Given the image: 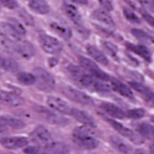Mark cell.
<instances>
[{"instance_id": "obj_6", "label": "cell", "mask_w": 154, "mask_h": 154, "mask_svg": "<svg viewBox=\"0 0 154 154\" xmlns=\"http://www.w3.org/2000/svg\"><path fill=\"white\" fill-rule=\"evenodd\" d=\"M106 121L119 134L128 139L133 144L140 145L144 143V138L139 134L135 133L132 130L124 126L119 122L109 118L106 119Z\"/></svg>"}, {"instance_id": "obj_13", "label": "cell", "mask_w": 154, "mask_h": 154, "mask_svg": "<svg viewBox=\"0 0 154 154\" xmlns=\"http://www.w3.org/2000/svg\"><path fill=\"white\" fill-rule=\"evenodd\" d=\"M1 103L9 107H19L25 103V100L19 94L13 92L1 91L0 93Z\"/></svg>"}, {"instance_id": "obj_35", "label": "cell", "mask_w": 154, "mask_h": 154, "mask_svg": "<svg viewBox=\"0 0 154 154\" xmlns=\"http://www.w3.org/2000/svg\"><path fill=\"white\" fill-rule=\"evenodd\" d=\"M8 22L10 23L11 24H12L15 27V28L23 37L26 35L27 33L26 29L23 26L22 23L20 22L18 20L14 18H11L9 20Z\"/></svg>"}, {"instance_id": "obj_31", "label": "cell", "mask_w": 154, "mask_h": 154, "mask_svg": "<svg viewBox=\"0 0 154 154\" xmlns=\"http://www.w3.org/2000/svg\"><path fill=\"white\" fill-rule=\"evenodd\" d=\"M18 15L25 25L28 26H34L35 23L34 17L26 9L21 8L18 11Z\"/></svg>"}, {"instance_id": "obj_2", "label": "cell", "mask_w": 154, "mask_h": 154, "mask_svg": "<svg viewBox=\"0 0 154 154\" xmlns=\"http://www.w3.org/2000/svg\"><path fill=\"white\" fill-rule=\"evenodd\" d=\"M32 73L35 76V85L38 90L45 92H51L54 90L55 79L48 71L42 67H36Z\"/></svg>"}, {"instance_id": "obj_27", "label": "cell", "mask_w": 154, "mask_h": 154, "mask_svg": "<svg viewBox=\"0 0 154 154\" xmlns=\"http://www.w3.org/2000/svg\"><path fill=\"white\" fill-rule=\"evenodd\" d=\"M139 135L143 138L147 140L154 139V126L148 122H143L138 126Z\"/></svg>"}, {"instance_id": "obj_37", "label": "cell", "mask_w": 154, "mask_h": 154, "mask_svg": "<svg viewBox=\"0 0 154 154\" xmlns=\"http://www.w3.org/2000/svg\"><path fill=\"white\" fill-rule=\"evenodd\" d=\"M139 2L144 8L150 12L154 13V1H140Z\"/></svg>"}, {"instance_id": "obj_3", "label": "cell", "mask_w": 154, "mask_h": 154, "mask_svg": "<svg viewBox=\"0 0 154 154\" xmlns=\"http://www.w3.org/2000/svg\"><path fill=\"white\" fill-rule=\"evenodd\" d=\"M34 109L40 117L51 125L65 127L69 124L68 119L54 110L42 105H36Z\"/></svg>"}, {"instance_id": "obj_33", "label": "cell", "mask_w": 154, "mask_h": 154, "mask_svg": "<svg viewBox=\"0 0 154 154\" xmlns=\"http://www.w3.org/2000/svg\"><path fill=\"white\" fill-rule=\"evenodd\" d=\"M146 112L142 108H134L129 110L126 112V116L133 120H139L145 116Z\"/></svg>"}, {"instance_id": "obj_9", "label": "cell", "mask_w": 154, "mask_h": 154, "mask_svg": "<svg viewBox=\"0 0 154 154\" xmlns=\"http://www.w3.org/2000/svg\"><path fill=\"white\" fill-rule=\"evenodd\" d=\"M47 104L52 109L61 113L71 116L72 108L68 103L59 97L50 95L47 98Z\"/></svg>"}, {"instance_id": "obj_38", "label": "cell", "mask_w": 154, "mask_h": 154, "mask_svg": "<svg viewBox=\"0 0 154 154\" xmlns=\"http://www.w3.org/2000/svg\"><path fill=\"white\" fill-rule=\"evenodd\" d=\"M143 20L151 26L154 27V17L148 12H143L141 13Z\"/></svg>"}, {"instance_id": "obj_21", "label": "cell", "mask_w": 154, "mask_h": 154, "mask_svg": "<svg viewBox=\"0 0 154 154\" xmlns=\"http://www.w3.org/2000/svg\"><path fill=\"white\" fill-rule=\"evenodd\" d=\"M86 49L89 55L97 63L103 66L109 64V59L105 54L98 48L92 45H86Z\"/></svg>"}, {"instance_id": "obj_15", "label": "cell", "mask_w": 154, "mask_h": 154, "mask_svg": "<svg viewBox=\"0 0 154 154\" xmlns=\"http://www.w3.org/2000/svg\"><path fill=\"white\" fill-rule=\"evenodd\" d=\"M131 88L137 92L146 101L154 103V92L149 87L136 81L129 82Z\"/></svg>"}, {"instance_id": "obj_30", "label": "cell", "mask_w": 154, "mask_h": 154, "mask_svg": "<svg viewBox=\"0 0 154 154\" xmlns=\"http://www.w3.org/2000/svg\"><path fill=\"white\" fill-rule=\"evenodd\" d=\"M78 61L82 67L88 70L91 73L100 69V67L95 62L88 57L80 56L78 57Z\"/></svg>"}, {"instance_id": "obj_12", "label": "cell", "mask_w": 154, "mask_h": 154, "mask_svg": "<svg viewBox=\"0 0 154 154\" xmlns=\"http://www.w3.org/2000/svg\"><path fill=\"white\" fill-rule=\"evenodd\" d=\"M2 146L11 150H15L26 147L29 144L27 138L21 136L3 137L1 139Z\"/></svg>"}, {"instance_id": "obj_19", "label": "cell", "mask_w": 154, "mask_h": 154, "mask_svg": "<svg viewBox=\"0 0 154 154\" xmlns=\"http://www.w3.org/2000/svg\"><path fill=\"white\" fill-rule=\"evenodd\" d=\"M100 108L109 116L117 119H122L126 116L125 112L120 107L111 103H102Z\"/></svg>"}, {"instance_id": "obj_5", "label": "cell", "mask_w": 154, "mask_h": 154, "mask_svg": "<svg viewBox=\"0 0 154 154\" xmlns=\"http://www.w3.org/2000/svg\"><path fill=\"white\" fill-rule=\"evenodd\" d=\"M61 92L63 95L74 102L84 105H91L93 103V100L91 96L71 85L62 86Z\"/></svg>"}, {"instance_id": "obj_8", "label": "cell", "mask_w": 154, "mask_h": 154, "mask_svg": "<svg viewBox=\"0 0 154 154\" xmlns=\"http://www.w3.org/2000/svg\"><path fill=\"white\" fill-rule=\"evenodd\" d=\"M30 139L36 146L45 147L54 141L49 131L43 126H37L30 134Z\"/></svg>"}, {"instance_id": "obj_16", "label": "cell", "mask_w": 154, "mask_h": 154, "mask_svg": "<svg viewBox=\"0 0 154 154\" xmlns=\"http://www.w3.org/2000/svg\"><path fill=\"white\" fill-rule=\"evenodd\" d=\"M51 30L65 41H68L72 37V31L71 28L58 21H52L49 24Z\"/></svg>"}, {"instance_id": "obj_25", "label": "cell", "mask_w": 154, "mask_h": 154, "mask_svg": "<svg viewBox=\"0 0 154 154\" xmlns=\"http://www.w3.org/2000/svg\"><path fill=\"white\" fill-rule=\"evenodd\" d=\"M110 140L112 146L121 153L128 154L130 152L131 150L130 146L119 137L115 136H111Z\"/></svg>"}, {"instance_id": "obj_43", "label": "cell", "mask_w": 154, "mask_h": 154, "mask_svg": "<svg viewBox=\"0 0 154 154\" xmlns=\"http://www.w3.org/2000/svg\"><path fill=\"white\" fill-rule=\"evenodd\" d=\"M134 154H148L146 152L145 150H143L142 149H137V150H135V152H134Z\"/></svg>"}, {"instance_id": "obj_29", "label": "cell", "mask_w": 154, "mask_h": 154, "mask_svg": "<svg viewBox=\"0 0 154 154\" xmlns=\"http://www.w3.org/2000/svg\"><path fill=\"white\" fill-rule=\"evenodd\" d=\"M131 34L138 40L143 43L150 44L154 43V38L146 31L140 29L133 28L131 30Z\"/></svg>"}, {"instance_id": "obj_20", "label": "cell", "mask_w": 154, "mask_h": 154, "mask_svg": "<svg viewBox=\"0 0 154 154\" xmlns=\"http://www.w3.org/2000/svg\"><path fill=\"white\" fill-rule=\"evenodd\" d=\"M110 82L112 89L119 94L130 100L134 99L133 93L128 85L116 78H111Z\"/></svg>"}, {"instance_id": "obj_42", "label": "cell", "mask_w": 154, "mask_h": 154, "mask_svg": "<svg viewBox=\"0 0 154 154\" xmlns=\"http://www.w3.org/2000/svg\"><path fill=\"white\" fill-rule=\"evenodd\" d=\"M75 3V4H79L81 5H86L88 4V1L85 0H75L73 1L72 2Z\"/></svg>"}, {"instance_id": "obj_41", "label": "cell", "mask_w": 154, "mask_h": 154, "mask_svg": "<svg viewBox=\"0 0 154 154\" xmlns=\"http://www.w3.org/2000/svg\"><path fill=\"white\" fill-rule=\"evenodd\" d=\"M59 63L58 58L56 57H51L48 59V66L50 68H53L56 66Z\"/></svg>"}, {"instance_id": "obj_36", "label": "cell", "mask_w": 154, "mask_h": 154, "mask_svg": "<svg viewBox=\"0 0 154 154\" xmlns=\"http://www.w3.org/2000/svg\"><path fill=\"white\" fill-rule=\"evenodd\" d=\"M1 5L9 9L13 10L18 7V2L15 0H1Z\"/></svg>"}, {"instance_id": "obj_23", "label": "cell", "mask_w": 154, "mask_h": 154, "mask_svg": "<svg viewBox=\"0 0 154 154\" xmlns=\"http://www.w3.org/2000/svg\"><path fill=\"white\" fill-rule=\"evenodd\" d=\"M93 19L100 22L109 27H114L115 23L112 17L107 11L103 10L97 9L94 10L91 14Z\"/></svg>"}, {"instance_id": "obj_17", "label": "cell", "mask_w": 154, "mask_h": 154, "mask_svg": "<svg viewBox=\"0 0 154 154\" xmlns=\"http://www.w3.org/2000/svg\"><path fill=\"white\" fill-rule=\"evenodd\" d=\"M26 126V123L18 118L8 115H2L1 117V131L4 130L7 127L14 130H21Z\"/></svg>"}, {"instance_id": "obj_28", "label": "cell", "mask_w": 154, "mask_h": 154, "mask_svg": "<svg viewBox=\"0 0 154 154\" xmlns=\"http://www.w3.org/2000/svg\"><path fill=\"white\" fill-rule=\"evenodd\" d=\"M17 80L20 83L25 86H31L35 84L36 82L35 76L33 73L20 72L17 75Z\"/></svg>"}, {"instance_id": "obj_11", "label": "cell", "mask_w": 154, "mask_h": 154, "mask_svg": "<svg viewBox=\"0 0 154 154\" xmlns=\"http://www.w3.org/2000/svg\"><path fill=\"white\" fill-rule=\"evenodd\" d=\"M62 9L66 16L76 27L84 26L82 15L74 4L65 2L62 4Z\"/></svg>"}, {"instance_id": "obj_34", "label": "cell", "mask_w": 154, "mask_h": 154, "mask_svg": "<svg viewBox=\"0 0 154 154\" xmlns=\"http://www.w3.org/2000/svg\"><path fill=\"white\" fill-rule=\"evenodd\" d=\"M101 45L103 50L107 54L112 57H115L118 53V47L114 44L109 41H103Z\"/></svg>"}, {"instance_id": "obj_4", "label": "cell", "mask_w": 154, "mask_h": 154, "mask_svg": "<svg viewBox=\"0 0 154 154\" xmlns=\"http://www.w3.org/2000/svg\"><path fill=\"white\" fill-rule=\"evenodd\" d=\"M38 41L42 49L49 54H58L62 53L63 49V45L60 40L45 33L39 34Z\"/></svg>"}, {"instance_id": "obj_32", "label": "cell", "mask_w": 154, "mask_h": 154, "mask_svg": "<svg viewBox=\"0 0 154 154\" xmlns=\"http://www.w3.org/2000/svg\"><path fill=\"white\" fill-rule=\"evenodd\" d=\"M123 12L126 19L130 23L134 25H139L141 23V20L140 18L134 11L129 8H124Z\"/></svg>"}, {"instance_id": "obj_1", "label": "cell", "mask_w": 154, "mask_h": 154, "mask_svg": "<svg viewBox=\"0 0 154 154\" xmlns=\"http://www.w3.org/2000/svg\"><path fill=\"white\" fill-rule=\"evenodd\" d=\"M72 139L77 146L86 150H93L99 146V142L92 134L91 128L85 126L77 127L74 130Z\"/></svg>"}, {"instance_id": "obj_26", "label": "cell", "mask_w": 154, "mask_h": 154, "mask_svg": "<svg viewBox=\"0 0 154 154\" xmlns=\"http://www.w3.org/2000/svg\"><path fill=\"white\" fill-rule=\"evenodd\" d=\"M1 66L5 71L11 73H16L20 70L18 63L14 59L8 57H2Z\"/></svg>"}, {"instance_id": "obj_7", "label": "cell", "mask_w": 154, "mask_h": 154, "mask_svg": "<svg viewBox=\"0 0 154 154\" xmlns=\"http://www.w3.org/2000/svg\"><path fill=\"white\" fill-rule=\"evenodd\" d=\"M29 154H70L69 148L64 143L54 141L45 147L33 146Z\"/></svg>"}, {"instance_id": "obj_40", "label": "cell", "mask_w": 154, "mask_h": 154, "mask_svg": "<svg viewBox=\"0 0 154 154\" xmlns=\"http://www.w3.org/2000/svg\"><path fill=\"white\" fill-rule=\"evenodd\" d=\"M76 29L77 32L80 34V35L85 38H87L90 36V31L84 26L76 27Z\"/></svg>"}, {"instance_id": "obj_18", "label": "cell", "mask_w": 154, "mask_h": 154, "mask_svg": "<svg viewBox=\"0 0 154 154\" xmlns=\"http://www.w3.org/2000/svg\"><path fill=\"white\" fill-rule=\"evenodd\" d=\"M1 31L6 37L14 42L18 43L22 41L23 36L9 22H2L1 23Z\"/></svg>"}, {"instance_id": "obj_14", "label": "cell", "mask_w": 154, "mask_h": 154, "mask_svg": "<svg viewBox=\"0 0 154 154\" xmlns=\"http://www.w3.org/2000/svg\"><path fill=\"white\" fill-rule=\"evenodd\" d=\"M71 116L85 127L90 128H93L96 127V122L93 118L82 110L73 108Z\"/></svg>"}, {"instance_id": "obj_39", "label": "cell", "mask_w": 154, "mask_h": 154, "mask_svg": "<svg viewBox=\"0 0 154 154\" xmlns=\"http://www.w3.org/2000/svg\"><path fill=\"white\" fill-rule=\"evenodd\" d=\"M99 2L101 7L105 11H110L113 10V7L111 2L109 1H100Z\"/></svg>"}, {"instance_id": "obj_22", "label": "cell", "mask_w": 154, "mask_h": 154, "mask_svg": "<svg viewBox=\"0 0 154 154\" xmlns=\"http://www.w3.org/2000/svg\"><path fill=\"white\" fill-rule=\"evenodd\" d=\"M28 6L32 11L39 15H46L50 11V6L45 1L32 0L29 2Z\"/></svg>"}, {"instance_id": "obj_24", "label": "cell", "mask_w": 154, "mask_h": 154, "mask_svg": "<svg viewBox=\"0 0 154 154\" xmlns=\"http://www.w3.org/2000/svg\"><path fill=\"white\" fill-rule=\"evenodd\" d=\"M126 45L129 50L139 56L144 60L148 62L151 61V53L148 48L145 46L140 45H135L129 42L126 44Z\"/></svg>"}, {"instance_id": "obj_44", "label": "cell", "mask_w": 154, "mask_h": 154, "mask_svg": "<svg viewBox=\"0 0 154 154\" xmlns=\"http://www.w3.org/2000/svg\"><path fill=\"white\" fill-rule=\"evenodd\" d=\"M151 150H154V144L152 145V146L151 147Z\"/></svg>"}, {"instance_id": "obj_10", "label": "cell", "mask_w": 154, "mask_h": 154, "mask_svg": "<svg viewBox=\"0 0 154 154\" xmlns=\"http://www.w3.org/2000/svg\"><path fill=\"white\" fill-rule=\"evenodd\" d=\"M36 50L33 44L28 41L17 43L14 54L25 60L32 59L35 54Z\"/></svg>"}]
</instances>
